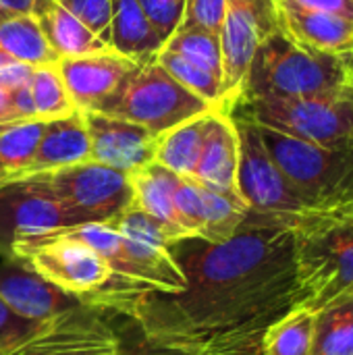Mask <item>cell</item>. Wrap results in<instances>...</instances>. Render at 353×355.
Returning <instances> with one entry per match:
<instances>
[{"instance_id":"obj_1","label":"cell","mask_w":353,"mask_h":355,"mask_svg":"<svg viewBox=\"0 0 353 355\" xmlns=\"http://www.w3.org/2000/svg\"><path fill=\"white\" fill-rule=\"evenodd\" d=\"M187 285L146 291L125 312L160 345L189 355H262L266 331L304 306L293 229L248 212L223 243L185 237L171 243Z\"/></svg>"},{"instance_id":"obj_2","label":"cell","mask_w":353,"mask_h":355,"mask_svg":"<svg viewBox=\"0 0 353 355\" xmlns=\"http://www.w3.org/2000/svg\"><path fill=\"white\" fill-rule=\"evenodd\" d=\"M350 87L353 81L341 56L306 48L277 29L258 46L239 100L312 98Z\"/></svg>"},{"instance_id":"obj_3","label":"cell","mask_w":353,"mask_h":355,"mask_svg":"<svg viewBox=\"0 0 353 355\" xmlns=\"http://www.w3.org/2000/svg\"><path fill=\"white\" fill-rule=\"evenodd\" d=\"M304 306L318 310L353 291V206L310 212L293 227Z\"/></svg>"},{"instance_id":"obj_4","label":"cell","mask_w":353,"mask_h":355,"mask_svg":"<svg viewBox=\"0 0 353 355\" xmlns=\"http://www.w3.org/2000/svg\"><path fill=\"white\" fill-rule=\"evenodd\" d=\"M256 127L268 154L310 212L353 206V141L318 146Z\"/></svg>"},{"instance_id":"obj_5","label":"cell","mask_w":353,"mask_h":355,"mask_svg":"<svg viewBox=\"0 0 353 355\" xmlns=\"http://www.w3.org/2000/svg\"><path fill=\"white\" fill-rule=\"evenodd\" d=\"M94 112L131 121L160 137L196 116L218 110L183 87L156 62V58H152L139 62L121 89Z\"/></svg>"},{"instance_id":"obj_6","label":"cell","mask_w":353,"mask_h":355,"mask_svg":"<svg viewBox=\"0 0 353 355\" xmlns=\"http://www.w3.org/2000/svg\"><path fill=\"white\" fill-rule=\"evenodd\" d=\"M231 116L318 146L350 144L353 141V87L312 98L239 100Z\"/></svg>"},{"instance_id":"obj_7","label":"cell","mask_w":353,"mask_h":355,"mask_svg":"<svg viewBox=\"0 0 353 355\" xmlns=\"http://www.w3.org/2000/svg\"><path fill=\"white\" fill-rule=\"evenodd\" d=\"M12 258L23 260L56 289L92 308L112 285L106 258L64 229L19 243Z\"/></svg>"},{"instance_id":"obj_8","label":"cell","mask_w":353,"mask_h":355,"mask_svg":"<svg viewBox=\"0 0 353 355\" xmlns=\"http://www.w3.org/2000/svg\"><path fill=\"white\" fill-rule=\"evenodd\" d=\"M235 125L239 133V198L252 214L293 229L306 214H310V210L268 154L258 127L243 119H235Z\"/></svg>"},{"instance_id":"obj_9","label":"cell","mask_w":353,"mask_h":355,"mask_svg":"<svg viewBox=\"0 0 353 355\" xmlns=\"http://www.w3.org/2000/svg\"><path fill=\"white\" fill-rule=\"evenodd\" d=\"M33 177L60 202L75 227L94 223L110 225L133 206L129 175L92 160Z\"/></svg>"},{"instance_id":"obj_10","label":"cell","mask_w":353,"mask_h":355,"mask_svg":"<svg viewBox=\"0 0 353 355\" xmlns=\"http://www.w3.org/2000/svg\"><path fill=\"white\" fill-rule=\"evenodd\" d=\"M71 227V214L37 177L0 185V260H12L23 241Z\"/></svg>"},{"instance_id":"obj_11","label":"cell","mask_w":353,"mask_h":355,"mask_svg":"<svg viewBox=\"0 0 353 355\" xmlns=\"http://www.w3.org/2000/svg\"><path fill=\"white\" fill-rule=\"evenodd\" d=\"M279 29L273 0H227L221 27L223 50V85L229 110L239 102L243 81L258 46Z\"/></svg>"},{"instance_id":"obj_12","label":"cell","mask_w":353,"mask_h":355,"mask_svg":"<svg viewBox=\"0 0 353 355\" xmlns=\"http://www.w3.org/2000/svg\"><path fill=\"white\" fill-rule=\"evenodd\" d=\"M0 355H117V337L106 310L81 304Z\"/></svg>"},{"instance_id":"obj_13","label":"cell","mask_w":353,"mask_h":355,"mask_svg":"<svg viewBox=\"0 0 353 355\" xmlns=\"http://www.w3.org/2000/svg\"><path fill=\"white\" fill-rule=\"evenodd\" d=\"M83 121L89 135L92 162L117 168L127 175L154 162L158 137L141 125L94 110H85Z\"/></svg>"},{"instance_id":"obj_14","label":"cell","mask_w":353,"mask_h":355,"mask_svg":"<svg viewBox=\"0 0 353 355\" xmlns=\"http://www.w3.org/2000/svg\"><path fill=\"white\" fill-rule=\"evenodd\" d=\"M60 77L77 110H98L106 100H110L129 75L137 69V60L121 56L114 50L60 58Z\"/></svg>"},{"instance_id":"obj_15","label":"cell","mask_w":353,"mask_h":355,"mask_svg":"<svg viewBox=\"0 0 353 355\" xmlns=\"http://www.w3.org/2000/svg\"><path fill=\"white\" fill-rule=\"evenodd\" d=\"M0 297L25 320L46 324L75 308L81 302L42 279L23 260H0Z\"/></svg>"},{"instance_id":"obj_16","label":"cell","mask_w":353,"mask_h":355,"mask_svg":"<svg viewBox=\"0 0 353 355\" xmlns=\"http://www.w3.org/2000/svg\"><path fill=\"white\" fill-rule=\"evenodd\" d=\"M273 2L277 10L279 29L293 42L335 56H345L353 52L352 19L325 10H314L289 0Z\"/></svg>"},{"instance_id":"obj_17","label":"cell","mask_w":353,"mask_h":355,"mask_svg":"<svg viewBox=\"0 0 353 355\" xmlns=\"http://www.w3.org/2000/svg\"><path fill=\"white\" fill-rule=\"evenodd\" d=\"M237 166L239 133L235 119L227 112H212L208 116L202 154L191 179L216 191L237 193Z\"/></svg>"},{"instance_id":"obj_18","label":"cell","mask_w":353,"mask_h":355,"mask_svg":"<svg viewBox=\"0 0 353 355\" xmlns=\"http://www.w3.org/2000/svg\"><path fill=\"white\" fill-rule=\"evenodd\" d=\"M87 160H89V135L85 129L83 112L75 110L69 116L46 121L35 156L31 164L25 168V173L21 175V179L75 166Z\"/></svg>"},{"instance_id":"obj_19","label":"cell","mask_w":353,"mask_h":355,"mask_svg":"<svg viewBox=\"0 0 353 355\" xmlns=\"http://www.w3.org/2000/svg\"><path fill=\"white\" fill-rule=\"evenodd\" d=\"M129 183L133 189V206L150 214L166 233L169 241L185 239L177 214H175V187L179 183V175L160 166L158 162H150L133 173H129Z\"/></svg>"},{"instance_id":"obj_20","label":"cell","mask_w":353,"mask_h":355,"mask_svg":"<svg viewBox=\"0 0 353 355\" xmlns=\"http://www.w3.org/2000/svg\"><path fill=\"white\" fill-rule=\"evenodd\" d=\"M31 15L40 23L48 44L58 54V58H75L112 50L54 0H35Z\"/></svg>"},{"instance_id":"obj_21","label":"cell","mask_w":353,"mask_h":355,"mask_svg":"<svg viewBox=\"0 0 353 355\" xmlns=\"http://www.w3.org/2000/svg\"><path fill=\"white\" fill-rule=\"evenodd\" d=\"M108 46L121 56L146 62L156 58L164 42L144 15L137 0H112Z\"/></svg>"},{"instance_id":"obj_22","label":"cell","mask_w":353,"mask_h":355,"mask_svg":"<svg viewBox=\"0 0 353 355\" xmlns=\"http://www.w3.org/2000/svg\"><path fill=\"white\" fill-rule=\"evenodd\" d=\"M210 114L196 116V119L162 133L156 139L154 162H158L160 166L169 168L171 173H175L179 177L191 179L193 171L198 166L200 154H202L206 125H208Z\"/></svg>"},{"instance_id":"obj_23","label":"cell","mask_w":353,"mask_h":355,"mask_svg":"<svg viewBox=\"0 0 353 355\" xmlns=\"http://www.w3.org/2000/svg\"><path fill=\"white\" fill-rule=\"evenodd\" d=\"M0 48L29 67L56 64L60 60L31 12L8 17L0 23Z\"/></svg>"},{"instance_id":"obj_24","label":"cell","mask_w":353,"mask_h":355,"mask_svg":"<svg viewBox=\"0 0 353 355\" xmlns=\"http://www.w3.org/2000/svg\"><path fill=\"white\" fill-rule=\"evenodd\" d=\"M312 355H353V291L316 310Z\"/></svg>"},{"instance_id":"obj_25","label":"cell","mask_w":353,"mask_h":355,"mask_svg":"<svg viewBox=\"0 0 353 355\" xmlns=\"http://www.w3.org/2000/svg\"><path fill=\"white\" fill-rule=\"evenodd\" d=\"M316 310L298 306L264 335L262 355H312Z\"/></svg>"},{"instance_id":"obj_26","label":"cell","mask_w":353,"mask_h":355,"mask_svg":"<svg viewBox=\"0 0 353 355\" xmlns=\"http://www.w3.org/2000/svg\"><path fill=\"white\" fill-rule=\"evenodd\" d=\"M46 121L6 125L0 131V185L21 179L40 146Z\"/></svg>"},{"instance_id":"obj_27","label":"cell","mask_w":353,"mask_h":355,"mask_svg":"<svg viewBox=\"0 0 353 355\" xmlns=\"http://www.w3.org/2000/svg\"><path fill=\"white\" fill-rule=\"evenodd\" d=\"M202 185V183H200ZM204 193V241L223 243L231 239L243 225L250 208L237 193H225L202 185Z\"/></svg>"},{"instance_id":"obj_28","label":"cell","mask_w":353,"mask_h":355,"mask_svg":"<svg viewBox=\"0 0 353 355\" xmlns=\"http://www.w3.org/2000/svg\"><path fill=\"white\" fill-rule=\"evenodd\" d=\"M162 48L183 56L185 60L223 81V50L218 33L198 25H179V29L166 40Z\"/></svg>"},{"instance_id":"obj_29","label":"cell","mask_w":353,"mask_h":355,"mask_svg":"<svg viewBox=\"0 0 353 355\" xmlns=\"http://www.w3.org/2000/svg\"><path fill=\"white\" fill-rule=\"evenodd\" d=\"M156 62L162 69H166L191 94H196L202 100H206L208 104H212L218 112L231 114L227 92H225V85H223V81L218 77L210 75L208 71L196 67L193 62L185 60L183 56H179V54L166 50V48H160V52L156 54Z\"/></svg>"},{"instance_id":"obj_30","label":"cell","mask_w":353,"mask_h":355,"mask_svg":"<svg viewBox=\"0 0 353 355\" xmlns=\"http://www.w3.org/2000/svg\"><path fill=\"white\" fill-rule=\"evenodd\" d=\"M29 87H31V98L35 106V116L40 121L62 119L77 110L60 77L58 64L33 67Z\"/></svg>"},{"instance_id":"obj_31","label":"cell","mask_w":353,"mask_h":355,"mask_svg":"<svg viewBox=\"0 0 353 355\" xmlns=\"http://www.w3.org/2000/svg\"><path fill=\"white\" fill-rule=\"evenodd\" d=\"M110 327L117 337V355H189L150 339L137 320L127 314L106 310Z\"/></svg>"},{"instance_id":"obj_32","label":"cell","mask_w":353,"mask_h":355,"mask_svg":"<svg viewBox=\"0 0 353 355\" xmlns=\"http://www.w3.org/2000/svg\"><path fill=\"white\" fill-rule=\"evenodd\" d=\"M177 223L185 237H202L204 231V193L202 185L193 179L179 177V183L175 187L173 196Z\"/></svg>"},{"instance_id":"obj_33","label":"cell","mask_w":353,"mask_h":355,"mask_svg":"<svg viewBox=\"0 0 353 355\" xmlns=\"http://www.w3.org/2000/svg\"><path fill=\"white\" fill-rule=\"evenodd\" d=\"M64 10H69L77 21H81L94 35L108 44L112 0H54Z\"/></svg>"},{"instance_id":"obj_34","label":"cell","mask_w":353,"mask_h":355,"mask_svg":"<svg viewBox=\"0 0 353 355\" xmlns=\"http://www.w3.org/2000/svg\"><path fill=\"white\" fill-rule=\"evenodd\" d=\"M137 4L141 6L144 15L148 17L156 33L166 44V40L183 23L187 0H137Z\"/></svg>"},{"instance_id":"obj_35","label":"cell","mask_w":353,"mask_h":355,"mask_svg":"<svg viewBox=\"0 0 353 355\" xmlns=\"http://www.w3.org/2000/svg\"><path fill=\"white\" fill-rule=\"evenodd\" d=\"M227 0H187L181 25H198L208 31L221 33Z\"/></svg>"},{"instance_id":"obj_36","label":"cell","mask_w":353,"mask_h":355,"mask_svg":"<svg viewBox=\"0 0 353 355\" xmlns=\"http://www.w3.org/2000/svg\"><path fill=\"white\" fill-rule=\"evenodd\" d=\"M44 324L31 322L21 318L19 314H15L8 304L0 297V349L2 347H10L23 339H27L29 335H33L35 331H40Z\"/></svg>"},{"instance_id":"obj_37","label":"cell","mask_w":353,"mask_h":355,"mask_svg":"<svg viewBox=\"0 0 353 355\" xmlns=\"http://www.w3.org/2000/svg\"><path fill=\"white\" fill-rule=\"evenodd\" d=\"M10 108L15 114L17 123H25V121H40L35 116V106H33V98H31V87L29 83L17 87L10 92Z\"/></svg>"},{"instance_id":"obj_38","label":"cell","mask_w":353,"mask_h":355,"mask_svg":"<svg viewBox=\"0 0 353 355\" xmlns=\"http://www.w3.org/2000/svg\"><path fill=\"white\" fill-rule=\"evenodd\" d=\"M31 71H33V67H29V64H25V62H19V60H12V62L4 64V67L0 69V87L6 89V92L10 94L12 89H17V87L25 85V83H29Z\"/></svg>"},{"instance_id":"obj_39","label":"cell","mask_w":353,"mask_h":355,"mask_svg":"<svg viewBox=\"0 0 353 355\" xmlns=\"http://www.w3.org/2000/svg\"><path fill=\"white\" fill-rule=\"evenodd\" d=\"M314 10H325V12H333V15H341L353 21V0H289Z\"/></svg>"},{"instance_id":"obj_40","label":"cell","mask_w":353,"mask_h":355,"mask_svg":"<svg viewBox=\"0 0 353 355\" xmlns=\"http://www.w3.org/2000/svg\"><path fill=\"white\" fill-rule=\"evenodd\" d=\"M35 0H0V23L8 17L29 15Z\"/></svg>"},{"instance_id":"obj_41","label":"cell","mask_w":353,"mask_h":355,"mask_svg":"<svg viewBox=\"0 0 353 355\" xmlns=\"http://www.w3.org/2000/svg\"><path fill=\"white\" fill-rule=\"evenodd\" d=\"M12 123L17 121L10 108V94L0 87V125H12Z\"/></svg>"},{"instance_id":"obj_42","label":"cell","mask_w":353,"mask_h":355,"mask_svg":"<svg viewBox=\"0 0 353 355\" xmlns=\"http://www.w3.org/2000/svg\"><path fill=\"white\" fill-rule=\"evenodd\" d=\"M341 60H343V64H345V69H347V73H350V77H352V81H353V52L345 54V56H341Z\"/></svg>"},{"instance_id":"obj_43","label":"cell","mask_w":353,"mask_h":355,"mask_svg":"<svg viewBox=\"0 0 353 355\" xmlns=\"http://www.w3.org/2000/svg\"><path fill=\"white\" fill-rule=\"evenodd\" d=\"M12 60H15V58H12L10 54H6V52H4V50L0 48V69H2L4 64H8V62H12Z\"/></svg>"},{"instance_id":"obj_44","label":"cell","mask_w":353,"mask_h":355,"mask_svg":"<svg viewBox=\"0 0 353 355\" xmlns=\"http://www.w3.org/2000/svg\"><path fill=\"white\" fill-rule=\"evenodd\" d=\"M2 127H4V125H0V129H2Z\"/></svg>"}]
</instances>
